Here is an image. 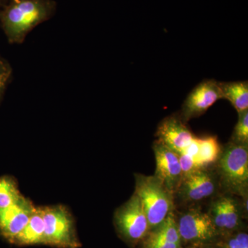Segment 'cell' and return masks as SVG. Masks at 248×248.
<instances>
[{"instance_id":"1","label":"cell","mask_w":248,"mask_h":248,"mask_svg":"<svg viewBox=\"0 0 248 248\" xmlns=\"http://www.w3.org/2000/svg\"><path fill=\"white\" fill-rule=\"evenodd\" d=\"M54 0H8L0 11V23L11 44L23 43L29 33L53 17Z\"/></svg>"},{"instance_id":"2","label":"cell","mask_w":248,"mask_h":248,"mask_svg":"<svg viewBox=\"0 0 248 248\" xmlns=\"http://www.w3.org/2000/svg\"><path fill=\"white\" fill-rule=\"evenodd\" d=\"M135 178V194L141 202L151 231L172 213L174 195L155 175L136 174Z\"/></svg>"},{"instance_id":"3","label":"cell","mask_w":248,"mask_h":248,"mask_svg":"<svg viewBox=\"0 0 248 248\" xmlns=\"http://www.w3.org/2000/svg\"><path fill=\"white\" fill-rule=\"evenodd\" d=\"M217 161L222 187L234 195H248V144L230 141Z\"/></svg>"},{"instance_id":"4","label":"cell","mask_w":248,"mask_h":248,"mask_svg":"<svg viewBox=\"0 0 248 248\" xmlns=\"http://www.w3.org/2000/svg\"><path fill=\"white\" fill-rule=\"evenodd\" d=\"M45 223V245L58 248L81 247L74 218L62 205L41 207Z\"/></svg>"},{"instance_id":"5","label":"cell","mask_w":248,"mask_h":248,"mask_svg":"<svg viewBox=\"0 0 248 248\" xmlns=\"http://www.w3.org/2000/svg\"><path fill=\"white\" fill-rule=\"evenodd\" d=\"M113 221L119 236L130 246L142 242L150 232L146 213L135 193L116 210Z\"/></svg>"},{"instance_id":"6","label":"cell","mask_w":248,"mask_h":248,"mask_svg":"<svg viewBox=\"0 0 248 248\" xmlns=\"http://www.w3.org/2000/svg\"><path fill=\"white\" fill-rule=\"evenodd\" d=\"M182 243L202 246L212 243L220 236L208 213L190 209L177 219Z\"/></svg>"},{"instance_id":"7","label":"cell","mask_w":248,"mask_h":248,"mask_svg":"<svg viewBox=\"0 0 248 248\" xmlns=\"http://www.w3.org/2000/svg\"><path fill=\"white\" fill-rule=\"evenodd\" d=\"M221 99L219 81L213 79L203 80L186 97L182 105L181 117L187 122L200 117Z\"/></svg>"},{"instance_id":"8","label":"cell","mask_w":248,"mask_h":248,"mask_svg":"<svg viewBox=\"0 0 248 248\" xmlns=\"http://www.w3.org/2000/svg\"><path fill=\"white\" fill-rule=\"evenodd\" d=\"M153 148L156 161L155 176L175 195L183 175L179 154L159 140L154 142Z\"/></svg>"},{"instance_id":"9","label":"cell","mask_w":248,"mask_h":248,"mask_svg":"<svg viewBox=\"0 0 248 248\" xmlns=\"http://www.w3.org/2000/svg\"><path fill=\"white\" fill-rule=\"evenodd\" d=\"M242 205L229 195L213 201L208 214L220 235L230 234L241 229Z\"/></svg>"},{"instance_id":"10","label":"cell","mask_w":248,"mask_h":248,"mask_svg":"<svg viewBox=\"0 0 248 248\" xmlns=\"http://www.w3.org/2000/svg\"><path fill=\"white\" fill-rule=\"evenodd\" d=\"M216 189V179L205 168L183 175L175 194L183 202L191 203L211 197Z\"/></svg>"},{"instance_id":"11","label":"cell","mask_w":248,"mask_h":248,"mask_svg":"<svg viewBox=\"0 0 248 248\" xmlns=\"http://www.w3.org/2000/svg\"><path fill=\"white\" fill-rule=\"evenodd\" d=\"M36 208L30 200L23 197L14 205L0 209V234L11 243L24 229Z\"/></svg>"},{"instance_id":"12","label":"cell","mask_w":248,"mask_h":248,"mask_svg":"<svg viewBox=\"0 0 248 248\" xmlns=\"http://www.w3.org/2000/svg\"><path fill=\"white\" fill-rule=\"evenodd\" d=\"M156 135L157 140L178 154L195 138L180 115H171L164 119L158 125Z\"/></svg>"},{"instance_id":"13","label":"cell","mask_w":248,"mask_h":248,"mask_svg":"<svg viewBox=\"0 0 248 248\" xmlns=\"http://www.w3.org/2000/svg\"><path fill=\"white\" fill-rule=\"evenodd\" d=\"M11 244L22 246L45 245V223L41 208H36L24 229Z\"/></svg>"},{"instance_id":"14","label":"cell","mask_w":248,"mask_h":248,"mask_svg":"<svg viewBox=\"0 0 248 248\" xmlns=\"http://www.w3.org/2000/svg\"><path fill=\"white\" fill-rule=\"evenodd\" d=\"M222 99L230 102L238 113L248 110V83L247 81L219 82Z\"/></svg>"},{"instance_id":"15","label":"cell","mask_w":248,"mask_h":248,"mask_svg":"<svg viewBox=\"0 0 248 248\" xmlns=\"http://www.w3.org/2000/svg\"><path fill=\"white\" fill-rule=\"evenodd\" d=\"M198 139L199 152L195 158L196 164L200 169L215 164L221 153V146L216 136H207Z\"/></svg>"},{"instance_id":"16","label":"cell","mask_w":248,"mask_h":248,"mask_svg":"<svg viewBox=\"0 0 248 248\" xmlns=\"http://www.w3.org/2000/svg\"><path fill=\"white\" fill-rule=\"evenodd\" d=\"M146 236L151 239L182 246V240L178 230L177 218L174 213H170L164 221L155 229L148 232Z\"/></svg>"},{"instance_id":"17","label":"cell","mask_w":248,"mask_h":248,"mask_svg":"<svg viewBox=\"0 0 248 248\" xmlns=\"http://www.w3.org/2000/svg\"><path fill=\"white\" fill-rule=\"evenodd\" d=\"M23 197L14 178L10 176L0 177V209L14 205Z\"/></svg>"},{"instance_id":"18","label":"cell","mask_w":248,"mask_h":248,"mask_svg":"<svg viewBox=\"0 0 248 248\" xmlns=\"http://www.w3.org/2000/svg\"><path fill=\"white\" fill-rule=\"evenodd\" d=\"M223 236L218 248H248V234L245 232L236 231Z\"/></svg>"},{"instance_id":"19","label":"cell","mask_w":248,"mask_h":248,"mask_svg":"<svg viewBox=\"0 0 248 248\" xmlns=\"http://www.w3.org/2000/svg\"><path fill=\"white\" fill-rule=\"evenodd\" d=\"M231 141L248 144V110L239 114V120L235 125Z\"/></svg>"},{"instance_id":"20","label":"cell","mask_w":248,"mask_h":248,"mask_svg":"<svg viewBox=\"0 0 248 248\" xmlns=\"http://www.w3.org/2000/svg\"><path fill=\"white\" fill-rule=\"evenodd\" d=\"M12 73V67L9 62L0 55V99L4 93Z\"/></svg>"},{"instance_id":"21","label":"cell","mask_w":248,"mask_h":248,"mask_svg":"<svg viewBox=\"0 0 248 248\" xmlns=\"http://www.w3.org/2000/svg\"><path fill=\"white\" fill-rule=\"evenodd\" d=\"M179 156L183 175L188 174V173L193 172L196 170L200 169L196 164L193 158L190 157V156H187V155L182 154V153L179 154Z\"/></svg>"},{"instance_id":"22","label":"cell","mask_w":248,"mask_h":248,"mask_svg":"<svg viewBox=\"0 0 248 248\" xmlns=\"http://www.w3.org/2000/svg\"><path fill=\"white\" fill-rule=\"evenodd\" d=\"M180 246L177 244L157 241L148 236H146L142 241V248H179Z\"/></svg>"},{"instance_id":"23","label":"cell","mask_w":248,"mask_h":248,"mask_svg":"<svg viewBox=\"0 0 248 248\" xmlns=\"http://www.w3.org/2000/svg\"><path fill=\"white\" fill-rule=\"evenodd\" d=\"M199 152V143L198 139L197 137H195L194 140L191 142L190 145L186 147L185 149L182 152V154L187 155V156H190V157L193 158L195 160V158L197 156ZM179 153V154H181Z\"/></svg>"},{"instance_id":"24","label":"cell","mask_w":248,"mask_h":248,"mask_svg":"<svg viewBox=\"0 0 248 248\" xmlns=\"http://www.w3.org/2000/svg\"><path fill=\"white\" fill-rule=\"evenodd\" d=\"M200 247H201V246H192V245H191V246L187 248H184L182 247V246H181L179 248H200Z\"/></svg>"},{"instance_id":"25","label":"cell","mask_w":248,"mask_h":248,"mask_svg":"<svg viewBox=\"0 0 248 248\" xmlns=\"http://www.w3.org/2000/svg\"><path fill=\"white\" fill-rule=\"evenodd\" d=\"M1 0H0V4H1Z\"/></svg>"},{"instance_id":"26","label":"cell","mask_w":248,"mask_h":248,"mask_svg":"<svg viewBox=\"0 0 248 248\" xmlns=\"http://www.w3.org/2000/svg\"><path fill=\"white\" fill-rule=\"evenodd\" d=\"M201 247H202V246H201ZM201 247H200V248H201Z\"/></svg>"}]
</instances>
